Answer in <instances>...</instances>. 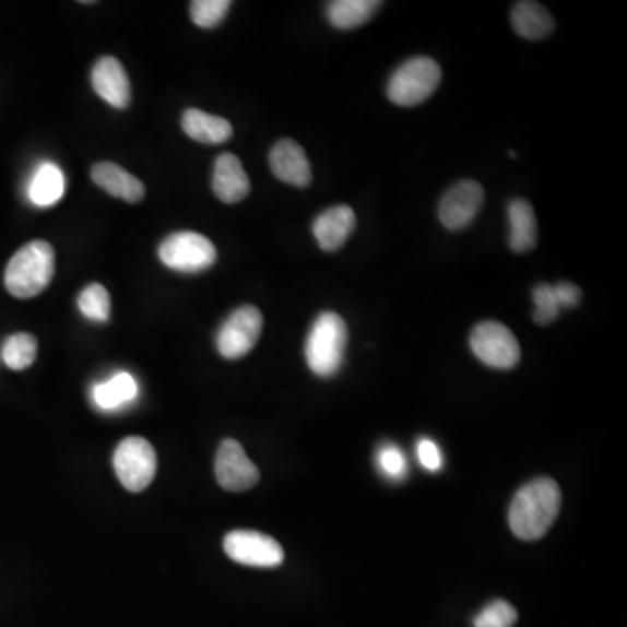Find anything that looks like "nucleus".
Returning a JSON list of instances; mask_svg holds the SVG:
<instances>
[{"instance_id":"1","label":"nucleus","mask_w":627,"mask_h":627,"mask_svg":"<svg viewBox=\"0 0 627 627\" xmlns=\"http://www.w3.org/2000/svg\"><path fill=\"white\" fill-rule=\"evenodd\" d=\"M561 507V490L551 477L527 483L509 507V527L521 541H539L555 523Z\"/></svg>"},{"instance_id":"2","label":"nucleus","mask_w":627,"mask_h":627,"mask_svg":"<svg viewBox=\"0 0 627 627\" xmlns=\"http://www.w3.org/2000/svg\"><path fill=\"white\" fill-rule=\"evenodd\" d=\"M55 250L46 241H32L9 260L4 283L13 297L34 298L48 288L55 275Z\"/></svg>"},{"instance_id":"3","label":"nucleus","mask_w":627,"mask_h":627,"mask_svg":"<svg viewBox=\"0 0 627 627\" xmlns=\"http://www.w3.org/2000/svg\"><path fill=\"white\" fill-rule=\"evenodd\" d=\"M347 340V324L339 314H319L307 336L306 359L310 371L321 378L339 374L344 365Z\"/></svg>"},{"instance_id":"4","label":"nucleus","mask_w":627,"mask_h":627,"mask_svg":"<svg viewBox=\"0 0 627 627\" xmlns=\"http://www.w3.org/2000/svg\"><path fill=\"white\" fill-rule=\"evenodd\" d=\"M441 67L429 57L404 61L387 82V98L400 107H417L441 84Z\"/></svg>"},{"instance_id":"5","label":"nucleus","mask_w":627,"mask_h":627,"mask_svg":"<svg viewBox=\"0 0 627 627\" xmlns=\"http://www.w3.org/2000/svg\"><path fill=\"white\" fill-rule=\"evenodd\" d=\"M216 248L208 237L198 233H175L159 246V258L173 271L196 274L204 272L216 263Z\"/></svg>"},{"instance_id":"6","label":"nucleus","mask_w":627,"mask_h":627,"mask_svg":"<svg viewBox=\"0 0 627 627\" xmlns=\"http://www.w3.org/2000/svg\"><path fill=\"white\" fill-rule=\"evenodd\" d=\"M469 344L474 356L495 370H511L521 359L518 339L502 322H480L474 327Z\"/></svg>"},{"instance_id":"7","label":"nucleus","mask_w":627,"mask_h":627,"mask_svg":"<svg viewBox=\"0 0 627 627\" xmlns=\"http://www.w3.org/2000/svg\"><path fill=\"white\" fill-rule=\"evenodd\" d=\"M114 469L125 488L143 492L154 482L157 473V456L145 438H126L114 451Z\"/></svg>"},{"instance_id":"8","label":"nucleus","mask_w":627,"mask_h":627,"mask_svg":"<svg viewBox=\"0 0 627 627\" xmlns=\"http://www.w3.org/2000/svg\"><path fill=\"white\" fill-rule=\"evenodd\" d=\"M262 312L253 306L234 310L216 335V347L225 359H241L257 345L262 335Z\"/></svg>"},{"instance_id":"9","label":"nucleus","mask_w":627,"mask_h":627,"mask_svg":"<svg viewBox=\"0 0 627 627\" xmlns=\"http://www.w3.org/2000/svg\"><path fill=\"white\" fill-rule=\"evenodd\" d=\"M224 549L228 558L246 567L275 568L284 561L280 542L255 530H234L227 533Z\"/></svg>"},{"instance_id":"10","label":"nucleus","mask_w":627,"mask_h":627,"mask_svg":"<svg viewBox=\"0 0 627 627\" xmlns=\"http://www.w3.org/2000/svg\"><path fill=\"white\" fill-rule=\"evenodd\" d=\"M215 474L220 486L228 492L250 490L260 482V471L236 439H225L220 445Z\"/></svg>"},{"instance_id":"11","label":"nucleus","mask_w":627,"mask_h":627,"mask_svg":"<svg viewBox=\"0 0 627 627\" xmlns=\"http://www.w3.org/2000/svg\"><path fill=\"white\" fill-rule=\"evenodd\" d=\"M485 201V190L474 180H462L450 187L439 202L438 215L448 230L468 227Z\"/></svg>"},{"instance_id":"12","label":"nucleus","mask_w":627,"mask_h":627,"mask_svg":"<svg viewBox=\"0 0 627 627\" xmlns=\"http://www.w3.org/2000/svg\"><path fill=\"white\" fill-rule=\"evenodd\" d=\"M272 173L288 186L306 189L312 181L309 157L297 142L284 138L272 146L269 154Z\"/></svg>"},{"instance_id":"13","label":"nucleus","mask_w":627,"mask_h":627,"mask_svg":"<svg viewBox=\"0 0 627 627\" xmlns=\"http://www.w3.org/2000/svg\"><path fill=\"white\" fill-rule=\"evenodd\" d=\"M91 82L96 95L110 107L122 108L131 104V84L121 61L113 57L99 58L91 72Z\"/></svg>"},{"instance_id":"14","label":"nucleus","mask_w":627,"mask_h":627,"mask_svg":"<svg viewBox=\"0 0 627 627\" xmlns=\"http://www.w3.org/2000/svg\"><path fill=\"white\" fill-rule=\"evenodd\" d=\"M356 228V213L347 204H336L314 220L312 234L322 251H336Z\"/></svg>"},{"instance_id":"15","label":"nucleus","mask_w":627,"mask_h":627,"mask_svg":"<svg viewBox=\"0 0 627 627\" xmlns=\"http://www.w3.org/2000/svg\"><path fill=\"white\" fill-rule=\"evenodd\" d=\"M213 192L225 204H236L248 198L251 190L250 178L242 168L237 155L225 152L220 154L213 169Z\"/></svg>"},{"instance_id":"16","label":"nucleus","mask_w":627,"mask_h":627,"mask_svg":"<svg viewBox=\"0 0 627 627\" xmlns=\"http://www.w3.org/2000/svg\"><path fill=\"white\" fill-rule=\"evenodd\" d=\"M91 178L99 189L114 198L122 199L129 204H137L145 198V186L142 181L114 163H98L91 168Z\"/></svg>"},{"instance_id":"17","label":"nucleus","mask_w":627,"mask_h":627,"mask_svg":"<svg viewBox=\"0 0 627 627\" xmlns=\"http://www.w3.org/2000/svg\"><path fill=\"white\" fill-rule=\"evenodd\" d=\"M509 216V246L514 253H527L537 246V216L532 204L524 199H514L507 208Z\"/></svg>"},{"instance_id":"18","label":"nucleus","mask_w":627,"mask_h":627,"mask_svg":"<svg viewBox=\"0 0 627 627\" xmlns=\"http://www.w3.org/2000/svg\"><path fill=\"white\" fill-rule=\"evenodd\" d=\"M181 128L187 137L204 145H220L233 138L234 128L227 119L202 113L199 108H189L181 117Z\"/></svg>"},{"instance_id":"19","label":"nucleus","mask_w":627,"mask_h":627,"mask_svg":"<svg viewBox=\"0 0 627 627\" xmlns=\"http://www.w3.org/2000/svg\"><path fill=\"white\" fill-rule=\"evenodd\" d=\"M511 23L516 34L529 40H542L555 31V17L539 2H518L511 11Z\"/></svg>"},{"instance_id":"20","label":"nucleus","mask_w":627,"mask_h":627,"mask_svg":"<svg viewBox=\"0 0 627 627\" xmlns=\"http://www.w3.org/2000/svg\"><path fill=\"white\" fill-rule=\"evenodd\" d=\"M380 5L378 0H335L328 4V20L340 31H353L370 22Z\"/></svg>"},{"instance_id":"21","label":"nucleus","mask_w":627,"mask_h":627,"mask_svg":"<svg viewBox=\"0 0 627 627\" xmlns=\"http://www.w3.org/2000/svg\"><path fill=\"white\" fill-rule=\"evenodd\" d=\"M64 180L63 173L57 164L46 163L37 169L28 187L31 201L37 206H52L60 201L63 196Z\"/></svg>"},{"instance_id":"22","label":"nucleus","mask_w":627,"mask_h":627,"mask_svg":"<svg viewBox=\"0 0 627 627\" xmlns=\"http://www.w3.org/2000/svg\"><path fill=\"white\" fill-rule=\"evenodd\" d=\"M138 394L137 380L133 375L119 374L110 378L108 382L98 383L93 391V400L102 410L121 409L122 404L133 401Z\"/></svg>"},{"instance_id":"23","label":"nucleus","mask_w":627,"mask_h":627,"mask_svg":"<svg viewBox=\"0 0 627 627\" xmlns=\"http://www.w3.org/2000/svg\"><path fill=\"white\" fill-rule=\"evenodd\" d=\"M37 357V339L31 333L9 336L2 347V359L14 371H23L34 365Z\"/></svg>"},{"instance_id":"24","label":"nucleus","mask_w":627,"mask_h":627,"mask_svg":"<svg viewBox=\"0 0 627 627\" xmlns=\"http://www.w3.org/2000/svg\"><path fill=\"white\" fill-rule=\"evenodd\" d=\"M78 306L81 312L91 321L105 322L110 318V295L102 284H90L82 289L78 298Z\"/></svg>"},{"instance_id":"25","label":"nucleus","mask_w":627,"mask_h":627,"mask_svg":"<svg viewBox=\"0 0 627 627\" xmlns=\"http://www.w3.org/2000/svg\"><path fill=\"white\" fill-rule=\"evenodd\" d=\"M377 464L380 473L391 482H403L409 474V460L394 442H383L382 447L378 448Z\"/></svg>"},{"instance_id":"26","label":"nucleus","mask_w":627,"mask_h":627,"mask_svg":"<svg viewBox=\"0 0 627 627\" xmlns=\"http://www.w3.org/2000/svg\"><path fill=\"white\" fill-rule=\"evenodd\" d=\"M230 5V0H193L190 4V16L201 28H215L224 22Z\"/></svg>"},{"instance_id":"27","label":"nucleus","mask_w":627,"mask_h":627,"mask_svg":"<svg viewBox=\"0 0 627 627\" xmlns=\"http://www.w3.org/2000/svg\"><path fill=\"white\" fill-rule=\"evenodd\" d=\"M518 620V612L506 600H495L488 603L474 617V627H512Z\"/></svg>"},{"instance_id":"28","label":"nucleus","mask_w":627,"mask_h":627,"mask_svg":"<svg viewBox=\"0 0 627 627\" xmlns=\"http://www.w3.org/2000/svg\"><path fill=\"white\" fill-rule=\"evenodd\" d=\"M533 306V321L541 324V327H546L551 322L558 319L559 312H561V307H559L558 300H556L555 292H553V286L549 284H539L533 288L532 293Z\"/></svg>"},{"instance_id":"29","label":"nucleus","mask_w":627,"mask_h":627,"mask_svg":"<svg viewBox=\"0 0 627 627\" xmlns=\"http://www.w3.org/2000/svg\"><path fill=\"white\" fill-rule=\"evenodd\" d=\"M417 457L421 460V464L430 473H436L442 468L441 450H439L438 445L433 439L424 438L418 441Z\"/></svg>"},{"instance_id":"30","label":"nucleus","mask_w":627,"mask_h":627,"mask_svg":"<svg viewBox=\"0 0 627 627\" xmlns=\"http://www.w3.org/2000/svg\"><path fill=\"white\" fill-rule=\"evenodd\" d=\"M553 292H555L556 300H558L561 310L579 306L580 298H582V292H580L579 286L571 283L556 284V286H553Z\"/></svg>"}]
</instances>
